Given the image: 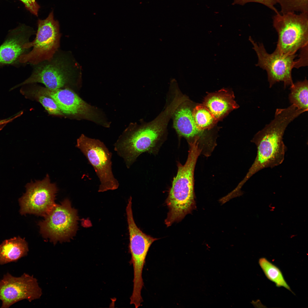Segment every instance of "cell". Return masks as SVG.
<instances>
[{
	"instance_id": "cell-15",
	"label": "cell",
	"mask_w": 308,
	"mask_h": 308,
	"mask_svg": "<svg viewBox=\"0 0 308 308\" xmlns=\"http://www.w3.org/2000/svg\"><path fill=\"white\" fill-rule=\"evenodd\" d=\"M234 98L232 91L223 88L215 92L208 93L202 104L218 121L239 107Z\"/></svg>"
},
{
	"instance_id": "cell-25",
	"label": "cell",
	"mask_w": 308,
	"mask_h": 308,
	"mask_svg": "<svg viewBox=\"0 0 308 308\" xmlns=\"http://www.w3.org/2000/svg\"><path fill=\"white\" fill-rule=\"evenodd\" d=\"M2 124L1 121L0 120V130L2 127Z\"/></svg>"
},
{
	"instance_id": "cell-7",
	"label": "cell",
	"mask_w": 308,
	"mask_h": 308,
	"mask_svg": "<svg viewBox=\"0 0 308 308\" xmlns=\"http://www.w3.org/2000/svg\"><path fill=\"white\" fill-rule=\"evenodd\" d=\"M36 37L32 42L25 44L24 47L32 50L22 55L19 62H29L35 65L51 59L58 51L61 34L58 22L54 18L51 11L45 19H38Z\"/></svg>"
},
{
	"instance_id": "cell-21",
	"label": "cell",
	"mask_w": 308,
	"mask_h": 308,
	"mask_svg": "<svg viewBox=\"0 0 308 308\" xmlns=\"http://www.w3.org/2000/svg\"><path fill=\"white\" fill-rule=\"evenodd\" d=\"M25 95L33 98L38 101L44 108L49 114L59 116H64L54 100L51 97L32 91L29 89L24 93Z\"/></svg>"
},
{
	"instance_id": "cell-17",
	"label": "cell",
	"mask_w": 308,
	"mask_h": 308,
	"mask_svg": "<svg viewBox=\"0 0 308 308\" xmlns=\"http://www.w3.org/2000/svg\"><path fill=\"white\" fill-rule=\"evenodd\" d=\"M28 251L24 239L18 237L4 240L0 244V265L16 262L27 256Z\"/></svg>"
},
{
	"instance_id": "cell-22",
	"label": "cell",
	"mask_w": 308,
	"mask_h": 308,
	"mask_svg": "<svg viewBox=\"0 0 308 308\" xmlns=\"http://www.w3.org/2000/svg\"><path fill=\"white\" fill-rule=\"evenodd\" d=\"M281 7V14L299 11L308 13V0H276Z\"/></svg>"
},
{
	"instance_id": "cell-19",
	"label": "cell",
	"mask_w": 308,
	"mask_h": 308,
	"mask_svg": "<svg viewBox=\"0 0 308 308\" xmlns=\"http://www.w3.org/2000/svg\"><path fill=\"white\" fill-rule=\"evenodd\" d=\"M192 114L196 126L200 131L210 130L218 121L202 104L195 106L193 109Z\"/></svg>"
},
{
	"instance_id": "cell-12",
	"label": "cell",
	"mask_w": 308,
	"mask_h": 308,
	"mask_svg": "<svg viewBox=\"0 0 308 308\" xmlns=\"http://www.w3.org/2000/svg\"><path fill=\"white\" fill-rule=\"evenodd\" d=\"M26 192L19 199L21 214H31L44 216L55 204L58 189L47 174L42 180L31 181L26 185Z\"/></svg>"
},
{
	"instance_id": "cell-2",
	"label": "cell",
	"mask_w": 308,
	"mask_h": 308,
	"mask_svg": "<svg viewBox=\"0 0 308 308\" xmlns=\"http://www.w3.org/2000/svg\"><path fill=\"white\" fill-rule=\"evenodd\" d=\"M189 149L184 165L177 163V174L166 201L169 209L165 223L167 227L181 221L196 208L194 189V172L198 157L202 151L197 140L188 142Z\"/></svg>"
},
{
	"instance_id": "cell-11",
	"label": "cell",
	"mask_w": 308,
	"mask_h": 308,
	"mask_svg": "<svg viewBox=\"0 0 308 308\" xmlns=\"http://www.w3.org/2000/svg\"><path fill=\"white\" fill-rule=\"evenodd\" d=\"M249 40L258 57L256 66L266 71L270 88L280 82H283L285 88L292 85V71L295 67L296 61L295 59L297 55L284 54L276 49L271 54H269L262 43L257 44L251 37Z\"/></svg>"
},
{
	"instance_id": "cell-16",
	"label": "cell",
	"mask_w": 308,
	"mask_h": 308,
	"mask_svg": "<svg viewBox=\"0 0 308 308\" xmlns=\"http://www.w3.org/2000/svg\"><path fill=\"white\" fill-rule=\"evenodd\" d=\"M190 107L185 106L175 112L174 125L178 133L187 139L188 141L196 138L201 140L205 136V131H201L197 128L192 116Z\"/></svg>"
},
{
	"instance_id": "cell-10",
	"label": "cell",
	"mask_w": 308,
	"mask_h": 308,
	"mask_svg": "<svg viewBox=\"0 0 308 308\" xmlns=\"http://www.w3.org/2000/svg\"><path fill=\"white\" fill-rule=\"evenodd\" d=\"M126 215L129 250L131 255L130 262L133 264L134 271L133 289L130 300L131 303L138 304L143 301L141 294L144 286L142 273L146 256L152 244L159 238H154L143 232L136 225L132 213L128 212Z\"/></svg>"
},
{
	"instance_id": "cell-8",
	"label": "cell",
	"mask_w": 308,
	"mask_h": 308,
	"mask_svg": "<svg viewBox=\"0 0 308 308\" xmlns=\"http://www.w3.org/2000/svg\"><path fill=\"white\" fill-rule=\"evenodd\" d=\"M35 87L29 89L52 98L64 116L89 120L104 127H109L110 124L102 112L86 102L69 88L51 89Z\"/></svg>"
},
{
	"instance_id": "cell-6",
	"label": "cell",
	"mask_w": 308,
	"mask_h": 308,
	"mask_svg": "<svg viewBox=\"0 0 308 308\" xmlns=\"http://www.w3.org/2000/svg\"><path fill=\"white\" fill-rule=\"evenodd\" d=\"M38 223L43 237L55 244L68 242L78 230V217L76 210L72 207L70 201L65 199L60 204H55Z\"/></svg>"
},
{
	"instance_id": "cell-9",
	"label": "cell",
	"mask_w": 308,
	"mask_h": 308,
	"mask_svg": "<svg viewBox=\"0 0 308 308\" xmlns=\"http://www.w3.org/2000/svg\"><path fill=\"white\" fill-rule=\"evenodd\" d=\"M76 147L85 156L99 179L98 192L117 189L119 184L112 173V153L104 143L82 134L77 139Z\"/></svg>"
},
{
	"instance_id": "cell-24",
	"label": "cell",
	"mask_w": 308,
	"mask_h": 308,
	"mask_svg": "<svg viewBox=\"0 0 308 308\" xmlns=\"http://www.w3.org/2000/svg\"><path fill=\"white\" fill-rule=\"evenodd\" d=\"M24 5L26 9L31 13L37 16L40 6L35 0H19Z\"/></svg>"
},
{
	"instance_id": "cell-1",
	"label": "cell",
	"mask_w": 308,
	"mask_h": 308,
	"mask_svg": "<svg viewBox=\"0 0 308 308\" xmlns=\"http://www.w3.org/2000/svg\"><path fill=\"white\" fill-rule=\"evenodd\" d=\"M298 116L297 112L291 106L277 109L274 119L254 135L251 141L256 146V156L246 175L236 188L237 190L240 191L245 183L259 171L282 163L286 149L283 139L284 131Z\"/></svg>"
},
{
	"instance_id": "cell-5",
	"label": "cell",
	"mask_w": 308,
	"mask_h": 308,
	"mask_svg": "<svg viewBox=\"0 0 308 308\" xmlns=\"http://www.w3.org/2000/svg\"><path fill=\"white\" fill-rule=\"evenodd\" d=\"M273 24L278 35L276 49L287 55L308 46V13L276 14Z\"/></svg>"
},
{
	"instance_id": "cell-20",
	"label": "cell",
	"mask_w": 308,
	"mask_h": 308,
	"mask_svg": "<svg viewBox=\"0 0 308 308\" xmlns=\"http://www.w3.org/2000/svg\"><path fill=\"white\" fill-rule=\"evenodd\" d=\"M258 263L267 278L274 282L277 287H283L292 292L278 268L265 258H260Z\"/></svg>"
},
{
	"instance_id": "cell-13",
	"label": "cell",
	"mask_w": 308,
	"mask_h": 308,
	"mask_svg": "<svg viewBox=\"0 0 308 308\" xmlns=\"http://www.w3.org/2000/svg\"><path fill=\"white\" fill-rule=\"evenodd\" d=\"M42 295V290L37 280L26 273L20 277H15L7 272L0 280L1 308H9L24 299L31 302L39 298Z\"/></svg>"
},
{
	"instance_id": "cell-3",
	"label": "cell",
	"mask_w": 308,
	"mask_h": 308,
	"mask_svg": "<svg viewBox=\"0 0 308 308\" xmlns=\"http://www.w3.org/2000/svg\"><path fill=\"white\" fill-rule=\"evenodd\" d=\"M167 112L147 125L137 127L130 125L119 137L114 145V149L123 159L127 168L143 153L155 155L158 152L163 143Z\"/></svg>"
},
{
	"instance_id": "cell-14",
	"label": "cell",
	"mask_w": 308,
	"mask_h": 308,
	"mask_svg": "<svg viewBox=\"0 0 308 308\" xmlns=\"http://www.w3.org/2000/svg\"><path fill=\"white\" fill-rule=\"evenodd\" d=\"M35 31L32 28L22 25L9 31L3 43L0 46V66L19 62L20 57L25 54L24 47Z\"/></svg>"
},
{
	"instance_id": "cell-23",
	"label": "cell",
	"mask_w": 308,
	"mask_h": 308,
	"mask_svg": "<svg viewBox=\"0 0 308 308\" xmlns=\"http://www.w3.org/2000/svg\"><path fill=\"white\" fill-rule=\"evenodd\" d=\"M249 2L261 3L274 11L276 14L279 13L274 6L277 3L276 0H234V4L243 5Z\"/></svg>"
},
{
	"instance_id": "cell-4",
	"label": "cell",
	"mask_w": 308,
	"mask_h": 308,
	"mask_svg": "<svg viewBox=\"0 0 308 308\" xmlns=\"http://www.w3.org/2000/svg\"><path fill=\"white\" fill-rule=\"evenodd\" d=\"M31 75L17 87L40 83L51 89L65 88L75 84L77 65L71 55L58 51L50 59L35 65Z\"/></svg>"
},
{
	"instance_id": "cell-18",
	"label": "cell",
	"mask_w": 308,
	"mask_h": 308,
	"mask_svg": "<svg viewBox=\"0 0 308 308\" xmlns=\"http://www.w3.org/2000/svg\"><path fill=\"white\" fill-rule=\"evenodd\" d=\"M308 80L297 81L290 86L289 96L290 102L305 112L308 111Z\"/></svg>"
}]
</instances>
